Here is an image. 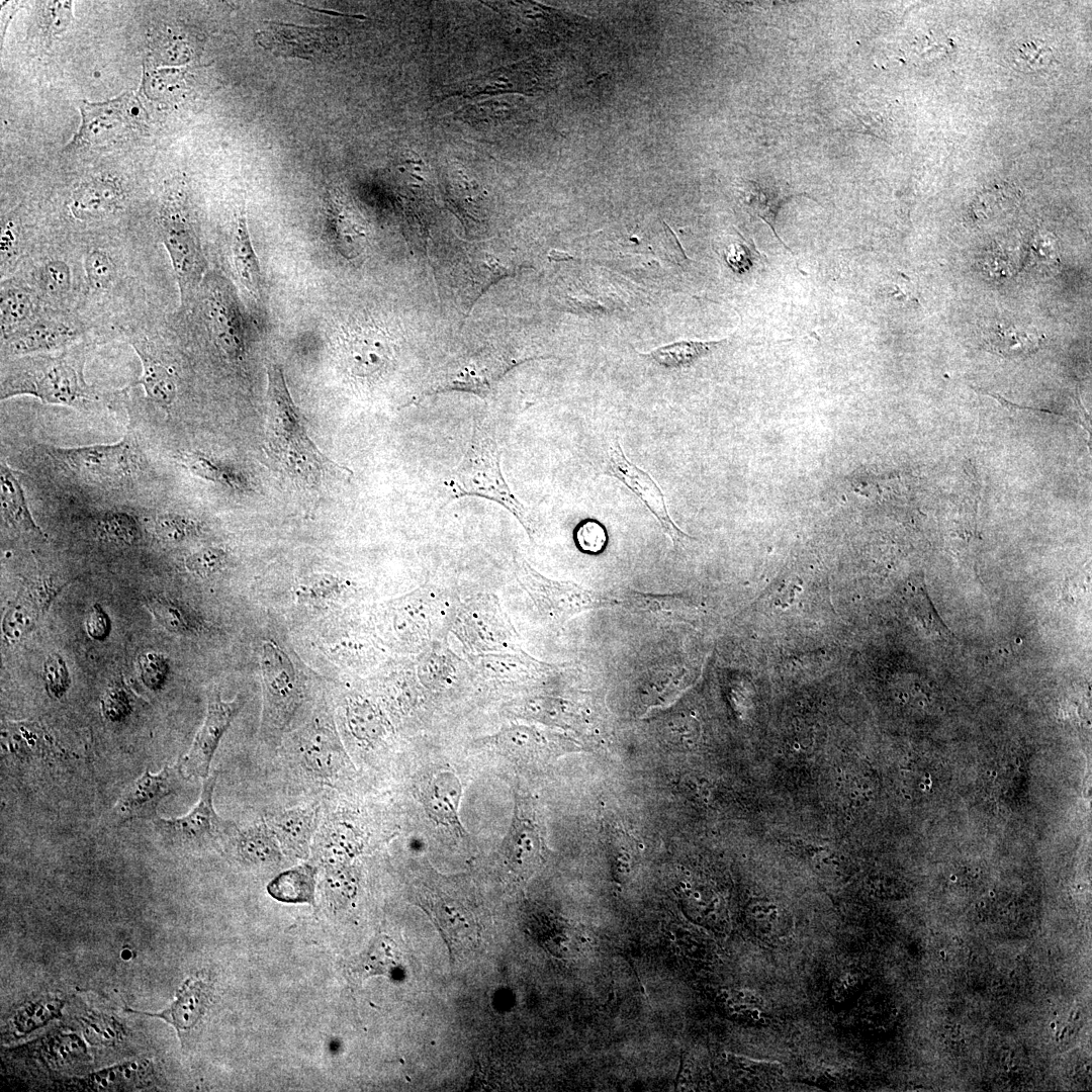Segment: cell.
Returning <instances> with one entry per match:
<instances>
[{"instance_id":"obj_42","label":"cell","mask_w":1092,"mask_h":1092,"mask_svg":"<svg viewBox=\"0 0 1092 1092\" xmlns=\"http://www.w3.org/2000/svg\"><path fill=\"white\" fill-rule=\"evenodd\" d=\"M346 716L352 735L361 741H377L385 732L382 715L366 700L352 701L348 705Z\"/></svg>"},{"instance_id":"obj_47","label":"cell","mask_w":1092,"mask_h":1092,"mask_svg":"<svg viewBox=\"0 0 1092 1092\" xmlns=\"http://www.w3.org/2000/svg\"><path fill=\"white\" fill-rule=\"evenodd\" d=\"M38 279L44 292L52 296H61L70 289L71 271L66 262L50 260L41 266Z\"/></svg>"},{"instance_id":"obj_4","label":"cell","mask_w":1092,"mask_h":1092,"mask_svg":"<svg viewBox=\"0 0 1092 1092\" xmlns=\"http://www.w3.org/2000/svg\"><path fill=\"white\" fill-rule=\"evenodd\" d=\"M457 603L450 590L426 584L386 603L384 620L397 647L419 654L446 638Z\"/></svg>"},{"instance_id":"obj_55","label":"cell","mask_w":1092,"mask_h":1092,"mask_svg":"<svg viewBox=\"0 0 1092 1092\" xmlns=\"http://www.w3.org/2000/svg\"><path fill=\"white\" fill-rule=\"evenodd\" d=\"M42 19V26L49 33H61L71 19V2H46Z\"/></svg>"},{"instance_id":"obj_18","label":"cell","mask_w":1092,"mask_h":1092,"mask_svg":"<svg viewBox=\"0 0 1092 1092\" xmlns=\"http://www.w3.org/2000/svg\"><path fill=\"white\" fill-rule=\"evenodd\" d=\"M482 743L517 762L547 760L573 744L557 732L523 724L504 727Z\"/></svg>"},{"instance_id":"obj_2","label":"cell","mask_w":1092,"mask_h":1092,"mask_svg":"<svg viewBox=\"0 0 1092 1092\" xmlns=\"http://www.w3.org/2000/svg\"><path fill=\"white\" fill-rule=\"evenodd\" d=\"M447 502L463 496H479L506 509L522 525L531 541L537 523L507 483L500 468V449L491 422L477 418L473 422L466 451L444 482Z\"/></svg>"},{"instance_id":"obj_5","label":"cell","mask_w":1092,"mask_h":1092,"mask_svg":"<svg viewBox=\"0 0 1092 1092\" xmlns=\"http://www.w3.org/2000/svg\"><path fill=\"white\" fill-rule=\"evenodd\" d=\"M514 573L541 620L549 626L560 627L586 611L617 607L611 592L546 577L518 554L514 556Z\"/></svg>"},{"instance_id":"obj_29","label":"cell","mask_w":1092,"mask_h":1092,"mask_svg":"<svg viewBox=\"0 0 1092 1092\" xmlns=\"http://www.w3.org/2000/svg\"><path fill=\"white\" fill-rule=\"evenodd\" d=\"M304 767L321 779L337 777L345 764L344 750L333 729L327 726L310 730L300 743Z\"/></svg>"},{"instance_id":"obj_10","label":"cell","mask_w":1092,"mask_h":1092,"mask_svg":"<svg viewBox=\"0 0 1092 1092\" xmlns=\"http://www.w3.org/2000/svg\"><path fill=\"white\" fill-rule=\"evenodd\" d=\"M518 362L517 359L502 350H480L448 364L436 375L433 383L423 394L425 396L443 391L458 390L484 397L491 392L495 383Z\"/></svg>"},{"instance_id":"obj_54","label":"cell","mask_w":1092,"mask_h":1092,"mask_svg":"<svg viewBox=\"0 0 1092 1092\" xmlns=\"http://www.w3.org/2000/svg\"><path fill=\"white\" fill-rule=\"evenodd\" d=\"M387 939L377 941L362 961L363 971L369 974L387 973L396 965V952Z\"/></svg>"},{"instance_id":"obj_3","label":"cell","mask_w":1092,"mask_h":1092,"mask_svg":"<svg viewBox=\"0 0 1092 1092\" xmlns=\"http://www.w3.org/2000/svg\"><path fill=\"white\" fill-rule=\"evenodd\" d=\"M32 395L46 403L88 408L97 396L83 375V359L69 353L17 358L1 380V399Z\"/></svg>"},{"instance_id":"obj_49","label":"cell","mask_w":1092,"mask_h":1092,"mask_svg":"<svg viewBox=\"0 0 1092 1092\" xmlns=\"http://www.w3.org/2000/svg\"><path fill=\"white\" fill-rule=\"evenodd\" d=\"M574 540L581 552L599 554L607 546L608 535L602 523L594 519H587L575 529Z\"/></svg>"},{"instance_id":"obj_27","label":"cell","mask_w":1092,"mask_h":1092,"mask_svg":"<svg viewBox=\"0 0 1092 1092\" xmlns=\"http://www.w3.org/2000/svg\"><path fill=\"white\" fill-rule=\"evenodd\" d=\"M122 200V190L115 180L96 177L82 182L72 193L69 208L78 220L102 218L113 212Z\"/></svg>"},{"instance_id":"obj_19","label":"cell","mask_w":1092,"mask_h":1092,"mask_svg":"<svg viewBox=\"0 0 1092 1092\" xmlns=\"http://www.w3.org/2000/svg\"><path fill=\"white\" fill-rule=\"evenodd\" d=\"M258 42L273 54L313 60L331 53L336 43L335 31L328 26H297L269 22L257 33Z\"/></svg>"},{"instance_id":"obj_32","label":"cell","mask_w":1092,"mask_h":1092,"mask_svg":"<svg viewBox=\"0 0 1092 1092\" xmlns=\"http://www.w3.org/2000/svg\"><path fill=\"white\" fill-rule=\"evenodd\" d=\"M209 984L200 978L187 980L177 992V999L163 1012L145 1013L171 1023L179 1033L191 1029L204 1014L210 998Z\"/></svg>"},{"instance_id":"obj_45","label":"cell","mask_w":1092,"mask_h":1092,"mask_svg":"<svg viewBox=\"0 0 1092 1092\" xmlns=\"http://www.w3.org/2000/svg\"><path fill=\"white\" fill-rule=\"evenodd\" d=\"M40 616L36 607L22 594L5 613L2 621L3 640L9 645L19 642L34 627Z\"/></svg>"},{"instance_id":"obj_9","label":"cell","mask_w":1092,"mask_h":1092,"mask_svg":"<svg viewBox=\"0 0 1092 1092\" xmlns=\"http://www.w3.org/2000/svg\"><path fill=\"white\" fill-rule=\"evenodd\" d=\"M48 454L77 476L92 482L117 484L132 476L138 455L128 438L113 444L49 447Z\"/></svg>"},{"instance_id":"obj_22","label":"cell","mask_w":1092,"mask_h":1092,"mask_svg":"<svg viewBox=\"0 0 1092 1092\" xmlns=\"http://www.w3.org/2000/svg\"><path fill=\"white\" fill-rule=\"evenodd\" d=\"M76 337L77 331L61 321L36 318L2 339V349L9 356L41 354L69 345Z\"/></svg>"},{"instance_id":"obj_34","label":"cell","mask_w":1092,"mask_h":1092,"mask_svg":"<svg viewBox=\"0 0 1092 1092\" xmlns=\"http://www.w3.org/2000/svg\"><path fill=\"white\" fill-rule=\"evenodd\" d=\"M509 715L563 728L573 727L577 714L572 703L553 697H528L511 702Z\"/></svg>"},{"instance_id":"obj_59","label":"cell","mask_w":1092,"mask_h":1092,"mask_svg":"<svg viewBox=\"0 0 1092 1092\" xmlns=\"http://www.w3.org/2000/svg\"><path fill=\"white\" fill-rule=\"evenodd\" d=\"M15 250V237L12 229L5 228L1 235V263L4 265L13 256Z\"/></svg>"},{"instance_id":"obj_46","label":"cell","mask_w":1092,"mask_h":1092,"mask_svg":"<svg viewBox=\"0 0 1092 1092\" xmlns=\"http://www.w3.org/2000/svg\"><path fill=\"white\" fill-rule=\"evenodd\" d=\"M85 272L88 283L96 290L108 289L116 276V266L104 251L94 249L85 258Z\"/></svg>"},{"instance_id":"obj_31","label":"cell","mask_w":1092,"mask_h":1092,"mask_svg":"<svg viewBox=\"0 0 1092 1092\" xmlns=\"http://www.w3.org/2000/svg\"><path fill=\"white\" fill-rule=\"evenodd\" d=\"M392 350L381 333L363 330L350 336L347 360L352 373L361 377L377 374L391 360Z\"/></svg>"},{"instance_id":"obj_16","label":"cell","mask_w":1092,"mask_h":1092,"mask_svg":"<svg viewBox=\"0 0 1092 1092\" xmlns=\"http://www.w3.org/2000/svg\"><path fill=\"white\" fill-rule=\"evenodd\" d=\"M474 675L494 685H531L549 680L559 671L552 663L538 660L520 647L513 650L466 655Z\"/></svg>"},{"instance_id":"obj_56","label":"cell","mask_w":1092,"mask_h":1092,"mask_svg":"<svg viewBox=\"0 0 1092 1092\" xmlns=\"http://www.w3.org/2000/svg\"><path fill=\"white\" fill-rule=\"evenodd\" d=\"M87 634L94 640H104L110 633V620L99 604L92 606L85 618Z\"/></svg>"},{"instance_id":"obj_53","label":"cell","mask_w":1092,"mask_h":1092,"mask_svg":"<svg viewBox=\"0 0 1092 1092\" xmlns=\"http://www.w3.org/2000/svg\"><path fill=\"white\" fill-rule=\"evenodd\" d=\"M139 666L143 682L151 690L160 689L168 674L165 657L156 652H147L139 657Z\"/></svg>"},{"instance_id":"obj_7","label":"cell","mask_w":1092,"mask_h":1092,"mask_svg":"<svg viewBox=\"0 0 1092 1092\" xmlns=\"http://www.w3.org/2000/svg\"><path fill=\"white\" fill-rule=\"evenodd\" d=\"M218 772L204 779L199 801L192 810L177 818L153 819L156 832L169 845L188 848L219 847L225 845L238 828L232 821L222 819L213 808V792Z\"/></svg>"},{"instance_id":"obj_21","label":"cell","mask_w":1092,"mask_h":1092,"mask_svg":"<svg viewBox=\"0 0 1092 1092\" xmlns=\"http://www.w3.org/2000/svg\"><path fill=\"white\" fill-rule=\"evenodd\" d=\"M415 669L422 687L432 693L449 691L474 675L468 661L450 649L446 638L432 642L419 653Z\"/></svg>"},{"instance_id":"obj_36","label":"cell","mask_w":1092,"mask_h":1092,"mask_svg":"<svg viewBox=\"0 0 1092 1092\" xmlns=\"http://www.w3.org/2000/svg\"><path fill=\"white\" fill-rule=\"evenodd\" d=\"M357 831L340 818H330L315 836L321 856L329 863H340L353 855L360 846Z\"/></svg>"},{"instance_id":"obj_33","label":"cell","mask_w":1092,"mask_h":1092,"mask_svg":"<svg viewBox=\"0 0 1092 1092\" xmlns=\"http://www.w3.org/2000/svg\"><path fill=\"white\" fill-rule=\"evenodd\" d=\"M0 503L6 525L46 538L30 514L20 482L4 460L0 465Z\"/></svg>"},{"instance_id":"obj_25","label":"cell","mask_w":1092,"mask_h":1092,"mask_svg":"<svg viewBox=\"0 0 1092 1092\" xmlns=\"http://www.w3.org/2000/svg\"><path fill=\"white\" fill-rule=\"evenodd\" d=\"M979 332L990 351L1006 358L1032 354L1039 349L1043 339L1034 329L1003 318L982 322Z\"/></svg>"},{"instance_id":"obj_13","label":"cell","mask_w":1092,"mask_h":1092,"mask_svg":"<svg viewBox=\"0 0 1092 1092\" xmlns=\"http://www.w3.org/2000/svg\"><path fill=\"white\" fill-rule=\"evenodd\" d=\"M244 704L245 700L241 695H237L232 701H224L218 691L213 690L209 693L203 724L189 751L178 762L187 779L208 777L209 766L219 741Z\"/></svg>"},{"instance_id":"obj_28","label":"cell","mask_w":1092,"mask_h":1092,"mask_svg":"<svg viewBox=\"0 0 1092 1092\" xmlns=\"http://www.w3.org/2000/svg\"><path fill=\"white\" fill-rule=\"evenodd\" d=\"M229 291L212 290L208 299V318L218 348L231 360H238L244 352L241 317Z\"/></svg>"},{"instance_id":"obj_50","label":"cell","mask_w":1092,"mask_h":1092,"mask_svg":"<svg viewBox=\"0 0 1092 1092\" xmlns=\"http://www.w3.org/2000/svg\"><path fill=\"white\" fill-rule=\"evenodd\" d=\"M43 679L47 692L54 698H61L70 687V675L63 657L51 653L43 663Z\"/></svg>"},{"instance_id":"obj_58","label":"cell","mask_w":1092,"mask_h":1092,"mask_svg":"<svg viewBox=\"0 0 1092 1092\" xmlns=\"http://www.w3.org/2000/svg\"><path fill=\"white\" fill-rule=\"evenodd\" d=\"M102 706L103 712L107 718L114 720L122 717L126 713L128 701L122 690L112 689L105 694Z\"/></svg>"},{"instance_id":"obj_6","label":"cell","mask_w":1092,"mask_h":1092,"mask_svg":"<svg viewBox=\"0 0 1092 1092\" xmlns=\"http://www.w3.org/2000/svg\"><path fill=\"white\" fill-rule=\"evenodd\" d=\"M449 632L460 643L465 655L520 647L516 628L498 597L491 593H479L458 602Z\"/></svg>"},{"instance_id":"obj_41","label":"cell","mask_w":1092,"mask_h":1092,"mask_svg":"<svg viewBox=\"0 0 1092 1092\" xmlns=\"http://www.w3.org/2000/svg\"><path fill=\"white\" fill-rule=\"evenodd\" d=\"M724 341L720 342H695L680 341L659 347L646 356L665 368L686 367L712 352Z\"/></svg>"},{"instance_id":"obj_12","label":"cell","mask_w":1092,"mask_h":1092,"mask_svg":"<svg viewBox=\"0 0 1092 1092\" xmlns=\"http://www.w3.org/2000/svg\"><path fill=\"white\" fill-rule=\"evenodd\" d=\"M604 470L606 474L622 482L640 499L658 521L674 547L681 545L684 540L691 539L669 516L664 495L657 483L646 471L626 457L618 439L608 449Z\"/></svg>"},{"instance_id":"obj_14","label":"cell","mask_w":1092,"mask_h":1092,"mask_svg":"<svg viewBox=\"0 0 1092 1092\" xmlns=\"http://www.w3.org/2000/svg\"><path fill=\"white\" fill-rule=\"evenodd\" d=\"M185 779L178 763L165 765L158 774L145 770L117 800L111 810V821L120 824L133 819H155L159 803L177 793Z\"/></svg>"},{"instance_id":"obj_37","label":"cell","mask_w":1092,"mask_h":1092,"mask_svg":"<svg viewBox=\"0 0 1092 1092\" xmlns=\"http://www.w3.org/2000/svg\"><path fill=\"white\" fill-rule=\"evenodd\" d=\"M0 311L1 335L4 339L34 321L36 298L28 288L2 284Z\"/></svg>"},{"instance_id":"obj_20","label":"cell","mask_w":1092,"mask_h":1092,"mask_svg":"<svg viewBox=\"0 0 1092 1092\" xmlns=\"http://www.w3.org/2000/svg\"><path fill=\"white\" fill-rule=\"evenodd\" d=\"M419 905L426 910L453 951L475 946L477 924L472 913L459 901L446 894L422 886L418 892Z\"/></svg>"},{"instance_id":"obj_44","label":"cell","mask_w":1092,"mask_h":1092,"mask_svg":"<svg viewBox=\"0 0 1092 1092\" xmlns=\"http://www.w3.org/2000/svg\"><path fill=\"white\" fill-rule=\"evenodd\" d=\"M177 461L206 480L238 489L246 484L243 477L236 471L198 452H182L177 456Z\"/></svg>"},{"instance_id":"obj_52","label":"cell","mask_w":1092,"mask_h":1092,"mask_svg":"<svg viewBox=\"0 0 1092 1092\" xmlns=\"http://www.w3.org/2000/svg\"><path fill=\"white\" fill-rule=\"evenodd\" d=\"M225 559L226 554L222 549L206 547L190 554L185 560V566L190 572L206 577L218 571Z\"/></svg>"},{"instance_id":"obj_8","label":"cell","mask_w":1092,"mask_h":1092,"mask_svg":"<svg viewBox=\"0 0 1092 1092\" xmlns=\"http://www.w3.org/2000/svg\"><path fill=\"white\" fill-rule=\"evenodd\" d=\"M160 228L162 242L177 279L181 301L186 302L199 287L206 270V262L181 199L174 196L164 202Z\"/></svg>"},{"instance_id":"obj_39","label":"cell","mask_w":1092,"mask_h":1092,"mask_svg":"<svg viewBox=\"0 0 1092 1092\" xmlns=\"http://www.w3.org/2000/svg\"><path fill=\"white\" fill-rule=\"evenodd\" d=\"M794 195H799L790 192L774 185L759 184L755 181H747L742 192V200L747 211L753 215L760 217L771 229L774 235L789 251L791 249L783 242L776 231V217L781 206Z\"/></svg>"},{"instance_id":"obj_48","label":"cell","mask_w":1092,"mask_h":1092,"mask_svg":"<svg viewBox=\"0 0 1092 1092\" xmlns=\"http://www.w3.org/2000/svg\"><path fill=\"white\" fill-rule=\"evenodd\" d=\"M147 607L155 619L166 629L177 633L190 630L184 612L173 602L165 598L155 597L148 600Z\"/></svg>"},{"instance_id":"obj_51","label":"cell","mask_w":1092,"mask_h":1092,"mask_svg":"<svg viewBox=\"0 0 1092 1092\" xmlns=\"http://www.w3.org/2000/svg\"><path fill=\"white\" fill-rule=\"evenodd\" d=\"M192 522L184 516L166 513L157 517L156 535L168 543H178L186 539L193 531Z\"/></svg>"},{"instance_id":"obj_24","label":"cell","mask_w":1092,"mask_h":1092,"mask_svg":"<svg viewBox=\"0 0 1092 1092\" xmlns=\"http://www.w3.org/2000/svg\"><path fill=\"white\" fill-rule=\"evenodd\" d=\"M611 593L617 607L664 623L688 621L693 608L690 599L681 594L660 595L630 588Z\"/></svg>"},{"instance_id":"obj_11","label":"cell","mask_w":1092,"mask_h":1092,"mask_svg":"<svg viewBox=\"0 0 1092 1092\" xmlns=\"http://www.w3.org/2000/svg\"><path fill=\"white\" fill-rule=\"evenodd\" d=\"M264 681L263 724L269 734L279 733L288 723L299 701V689L292 663L274 642L262 646Z\"/></svg>"},{"instance_id":"obj_17","label":"cell","mask_w":1092,"mask_h":1092,"mask_svg":"<svg viewBox=\"0 0 1092 1092\" xmlns=\"http://www.w3.org/2000/svg\"><path fill=\"white\" fill-rule=\"evenodd\" d=\"M136 101L131 94L103 103L83 101L80 105L82 124L74 142L103 145L115 143L140 125Z\"/></svg>"},{"instance_id":"obj_57","label":"cell","mask_w":1092,"mask_h":1092,"mask_svg":"<svg viewBox=\"0 0 1092 1092\" xmlns=\"http://www.w3.org/2000/svg\"><path fill=\"white\" fill-rule=\"evenodd\" d=\"M1049 56V49L1046 46L1040 43H1023L1017 53L1014 54V59L1019 67L1025 68H1038L1046 60Z\"/></svg>"},{"instance_id":"obj_1","label":"cell","mask_w":1092,"mask_h":1092,"mask_svg":"<svg viewBox=\"0 0 1092 1092\" xmlns=\"http://www.w3.org/2000/svg\"><path fill=\"white\" fill-rule=\"evenodd\" d=\"M268 412L265 451L291 479L312 487L325 473L350 477L352 472L327 458L309 439L289 393L281 366L267 371Z\"/></svg>"},{"instance_id":"obj_40","label":"cell","mask_w":1092,"mask_h":1092,"mask_svg":"<svg viewBox=\"0 0 1092 1092\" xmlns=\"http://www.w3.org/2000/svg\"><path fill=\"white\" fill-rule=\"evenodd\" d=\"M232 254L234 267L241 283L251 294H258L261 288V270L251 242L244 212L240 214L237 220L232 244Z\"/></svg>"},{"instance_id":"obj_43","label":"cell","mask_w":1092,"mask_h":1092,"mask_svg":"<svg viewBox=\"0 0 1092 1092\" xmlns=\"http://www.w3.org/2000/svg\"><path fill=\"white\" fill-rule=\"evenodd\" d=\"M98 536L118 545H133L142 538L136 519L124 512L108 511L100 514L95 523Z\"/></svg>"},{"instance_id":"obj_15","label":"cell","mask_w":1092,"mask_h":1092,"mask_svg":"<svg viewBox=\"0 0 1092 1092\" xmlns=\"http://www.w3.org/2000/svg\"><path fill=\"white\" fill-rule=\"evenodd\" d=\"M546 852L544 826L536 805L529 795L518 792L502 853L512 869L525 873L540 863Z\"/></svg>"},{"instance_id":"obj_26","label":"cell","mask_w":1092,"mask_h":1092,"mask_svg":"<svg viewBox=\"0 0 1092 1092\" xmlns=\"http://www.w3.org/2000/svg\"><path fill=\"white\" fill-rule=\"evenodd\" d=\"M460 795L461 785L457 777L447 770L433 774L420 789L421 801L430 816L463 836L464 830L457 814Z\"/></svg>"},{"instance_id":"obj_38","label":"cell","mask_w":1092,"mask_h":1092,"mask_svg":"<svg viewBox=\"0 0 1092 1092\" xmlns=\"http://www.w3.org/2000/svg\"><path fill=\"white\" fill-rule=\"evenodd\" d=\"M314 890L315 870L307 863L281 873L267 886L274 899L285 903L313 904Z\"/></svg>"},{"instance_id":"obj_30","label":"cell","mask_w":1092,"mask_h":1092,"mask_svg":"<svg viewBox=\"0 0 1092 1092\" xmlns=\"http://www.w3.org/2000/svg\"><path fill=\"white\" fill-rule=\"evenodd\" d=\"M225 846L248 864H274L282 858V849L265 820L244 829L237 828Z\"/></svg>"},{"instance_id":"obj_23","label":"cell","mask_w":1092,"mask_h":1092,"mask_svg":"<svg viewBox=\"0 0 1092 1092\" xmlns=\"http://www.w3.org/2000/svg\"><path fill=\"white\" fill-rule=\"evenodd\" d=\"M282 851L297 857L309 852L317 824V810L313 806L294 807L271 813L264 819Z\"/></svg>"},{"instance_id":"obj_35","label":"cell","mask_w":1092,"mask_h":1092,"mask_svg":"<svg viewBox=\"0 0 1092 1092\" xmlns=\"http://www.w3.org/2000/svg\"><path fill=\"white\" fill-rule=\"evenodd\" d=\"M132 346L143 367L138 383L144 387L147 396L153 402L163 408H168L177 395V384L173 373L142 345L133 343Z\"/></svg>"}]
</instances>
